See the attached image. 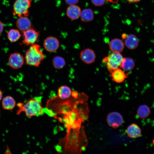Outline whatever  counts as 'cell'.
I'll return each instance as SVG.
<instances>
[{
  "instance_id": "26",
  "label": "cell",
  "mask_w": 154,
  "mask_h": 154,
  "mask_svg": "<svg viewBox=\"0 0 154 154\" xmlns=\"http://www.w3.org/2000/svg\"><path fill=\"white\" fill-rule=\"evenodd\" d=\"M4 29V26L2 22L0 21V34H1L3 31Z\"/></svg>"
},
{
  "instance_id": "13",
  "label": "cell",
  "mask_w": 154,
  "mask_h": 154,
  "mask_svg": "<svg viewBox=\"0 0 154 154\" xmlns=\"http://www.w3.org/2000/svg\"><path fill=\"white\" fill-rule=\"evenodd\" d=\"M139 42L138 38L133 34L127 35L124 39L125 45L129 49L134 50L137 48L138 46Z\"/></svg>"
},
{
  "instance_id": "29",
  "label": "cell",
  "mask_w": 154,
  "mask_h": 154,
  "mask_svg": "<svg viewBox=\"0 0 154 154\" xmlns=\"http://www.w3.org/2000/svg\"><path fill=\"white\" fill-rule=\"evenodd\" d=\"M127 36V35L126 34L123 33L122 35V38H123V39H124L126 38Z\"/></svg>"
},
{
  "instance_id": "31",
  "label": "cell",
  "mask_w": 154,
  "mask_h": 154,
  "mask_svg": "<svg viewBox=\"0 0 154 154\" xmlns=\"http://www.w3.org/2000/svg\"><path fill=\"white\" fill-rule=\"evenodd\" d=\"M153 143L154 144V140H153Z\"/></svg>"
},
{
  "instance_id": "6",
  "label": "cell",
  "mask_w": 154,
  "mask_h": 154,
  "mask_svg": "<svg viewBox=\"0 0 154 154\" xmlns=\"http://www.w3.org/2000/svg\"><path fill=\"white\" fill-rule=\"evenodd\" d=\"M107 122L110 126L114 128L120 127L123 121L121 115L117 112H114L109 113L106 119Z\"/></svg>"
},
{
  "instance_id": "7",
  "label": "cell",
  "mask_w": 154,
  "mask_h": 154,
  "mask_svg": "<svg viewBox=\"0 0 154 154\" xmlns=\"http://www.w3.org/2000/svg\"><path fill=\"white\" fill-rule=\"evenodd\" d=\"M43 46L47 51L53 52L56 51L58 49L59 46V42L56 37L49 36L44 40Z\"/></svg>"
},
{
  "instance_id": "25",
  "label": "cell",
  "mask_w": 154,
  "mask_h": 154,
  "mask_svg": "<svg viewBox=\"0 0 154 154\" xmlns=\"http://www.w3.org/2000/svg\"><path fill=\"white\" fill-rule=\"evenodd\" d=\"M71 95L72 97L77 98L78 96V93L77 92L74 91L72 92Z\"/></svg>"
},
{
  "instance_id": "28",
  "label": "cell",
  "mask_w": 154,
  "mask_h": 154,
  "mask_svg": "<svg viewBox=\"0 0 154 154\" xmlns=\"http://www.w3.org/2000/svg\"><path fill=\"white\" fill-rule=\"evenodd\" d=\"M2 97L3 93L1 90H0V101L2 100Z\"/></svg>"
},
{
  "instance_id": "27",
  "label": "cell",
  "mask_w": 154,
  "mask_h": 154,
  "mask_svg": "<svg viewBox=\"0 0 154 154\" xmlns=\"http://www.w3.org/2000/svg\"><path fill=\"white\" fill-rule=\"evenodd\" d=\"M129 3H137L139 2L141 0H126Z\"/></svg>"
},
{
  "instance_id": "3",
  "label": "cell",
  "mask_w": 154,
  "mask_h": 154,
  "mask_svg": "<svg viewBox=\"0 0 154 154\" xmlns=\"http://www.w3.org/2000/svg\"><path fill=\"white\" fill-rule=\"evenodd\" d=\"M32 0H16L13 6V13L18 17H28L29 9L31 6Z\"/></svg>"
},
{
  "instance_id": "1",
  "label": "cell",
  "mask_w": 154,
  "mask_h": 154,
  "mask_svg": "<svg viewBox=\"0 0 154 154\" xmlns=\"http://www.w3.org/2000/svg\"><path fill=\"white\" fill-rule=\"evenodd\" d=\"M17 107V115L24 112L28 117L30 118L33 116H38L42 114L43 109L41 103L35 98H31L25 103H18Z\"/></svg>"
},
{
  "instance_id": "15",
  "label": "cell",
  "mask_w": 154,
  "mask_h": 154,
  "mask_svg": "<svg viewBox=\"0 0 154 154\" xmlns=\"http://www.w3.org/2000/svg\"><path fill=\"white\" fill-rule=\"evenodd\" d=\"M126 132L128 136L131 138H136L141 135L140 128L135 123L132 124L127 127Z\"/></svg>"
},
{
  "instance_id": "18",
  "label": "cell",
  "mask_w": 154,
  "mask_h": 154,
  "mask_svg": "<svg viewBox=\"0 0 154 154\" xmlns=\"http://www.w3.org/2000/svg\"><path fill=\"white\" fill-rule=\"evenodd\" d=\"M80 17L82 21L84 22L91 21L94 17V12L90 8L85 9L81 11Z\"/></svg>"
},
{
  "instance_id": "22",
  "label": "cell",
  "mask_w": 154,
  "mask_h": 154,
  "mask_svg": "<svg viewBox=\"0 0 154 154\" xmlns=\"http://www.w3.org/2000/svg\"><path fill=\"white\" fill-rule=\"evenodd\" d=\"M52 64L55 68L60 69L64 66L66 65V62L63 57L60 56H56L53 58Z\"/></svg>"
},
{
  "instance_id": "9",
  "label": "cell",
  "mask_w": 154,
  "mask_h": 154,
  "mask_svg": "<svg viewBox=\"0 0 154 154\" xmlns=\"http://www.w3.org/2000/svg\"><path fill=\"white\" fill-rule=\"evenodd\" d=\"M24 62V58L19 53H15L11 54L9 59L10 66L14 69H17L21 68Z\"/></svg>"
},
{
  "instance_id": "30",
  "label": "cell",
  "mask_w": 154,
  "mask_h": 154,
  "mask_svg": "<svg viewBox=\"0 0 154 154\" xmlns=\"http://www.w3.org/2000/svg\"><path fill=\"white\" fill-rule=\"evenodd\" d=\"M114 0H106V1H110V2H112Z\"/></svg>"
},
{
  "instance_id": "21",
  "label": "cell",
  "mask_w": 154,
  "mask_h": 154,
  "mask_svg": "<svg viewBox=\"0 0 154 154\" xmlns=\"http://www.w3.org/2000/svg\"><path fill=\"white\" fill-rule=\"evenodd\" d=\"M150 110L148 106L145 105L140 106L138 109L137 114L141 118L147 117L150 114Z\"/></svg>"
},
{
  "instance_id": "17",
  "label": "cell",
  "mask_w": 154,
  "mask_h": 154,
  "mask_svg": "<svg viewBox=\"0 0 154 154\" xmlns=\"http://www.w3.org/2000/svg\"><path fill=\"white\" fill-rule=\"evenodd\" d=\"M3 109L5 110H10L15 107L16 103L14 99L10 96H7L2 99L1 102Z\"/></svg>"
},
{
  "instance_id": "5",
  "label": "cell",
  "mask_w": 154,
  "mask_h": 154,
  "mask_svg": "<svg viewBox=\"0 0 154 154\" xmlns=\"http://www.w3.org/2000/svg\"><path fill=\"white\" fill-rule=\"evenodd\" d=\"M22 44L29 46L35 43L39 36V33L33 27L23 32Z\"/></svg>"
},
{
  "instance_id": "8",
  "label": "cell",
  "mask_w": 154,
  "mask_h": 154,
  "mask_svg": "<svg viewBox=\"0 0 154 154\" xmlns=\"http://www.w3.org/2000/svg\"><path fill=\"white\" fill-rule=\"evenodd\" d=\"M80 57L83 62L87 64H90L95 61L96 55L94 51L92 49L87 48L80 52Z\"/></svg>"
},
{
  "instance_id": "10",
  "label": "cell",
  "mask_w": 154,
  "mask_h": 154,
  "mask_svg": "<svg viewBox=\"0 0 154 154\" xmlns=\"http://www.w3.org/2000/svg\"><path fill=\"white\" fill-rule=\"evenodd\" d=\"M81 11L80 8L76 4L70 5L66 9V14L70 19L75 20L80 17Z\"/></svg>"
},
{
  "instance_id": "2",
  "label": "cell",
  "mask_w": 154,
  "mask_h": 154,
  "mask_svg": "<svg viewBox=\"0 0 154 154\" xmlns=\"http://www.w3.org/2000/svg\"><path fill=\"white\" fill-rule=\"evenodd\" d=\"M40 48V46L35 43L30 45L25 53V59L27 65L36 67L39 66L44 58Z\"/></svg>"
},
{
  "instance_id": "11",
  "label": "cell",
  "mask_w": 154,
  "mask_h": 154,
  "mask_svg": "<svg viewBox=\"0 0 154 154\" xmlns=\"http://www.w3.org/2000/svg\"><path fill=\"white\" fill-rule=\"evenodd\" d=\"M19 17L16 22V26L19 30L23 32L33 27L31 21L28 17Z\"/></svg>"
},
{
  "instance_id": "24",
  "label": "cell",
  "mask_w": 154,
  "mask_h": 154,
  "mask_svg": "<svg viewBox=\"0 0 154 154\" xmlns=\"http://www.w3.org/2000/svg\"><path fill=\"white\" fill-rule=\"evenodd\" d=\"M66 3L68 5H76L79 1V0H65Z\"/></svg>"
},
{
  "instance_id": "23",
  "label": "cell",
  "mask_w": 154,
  "mask_h": 154,
  "mask_svg": "<svg viewBox=\"0 0 154 154\" xmlns=\"http://www.w3.org/2000/svg\"><path fill=\"white\" fill-rule=\"evenodd\" d=\"M106 0H91L92 3L96 6H101L103 5Z\"/></svg>"
},
{
  "instance_id": "20",
  "label": "cell",
  "mask_w": 154,
  "mask_h": 154,
  "mask_svg": "<svg viewBox=\"0 0 154 154\" xmlns=\"http://www.w3.org/2000/svg\"><path fill=\"white\" fill-rule=\"evenodd\" d=\"M21 34L19 31L17 29H11L7 33V37L11 42H15L20 38Z\"/></svg>"
},
{
  "instance_id": "32",
  "label": "cell",
  "mask_w": 154,
  "mask_h": 154,
  "mask_svg": "<svg viewBox=\"0 0 154 154\" xmlns=\"http://www.w3.org/2000/svg\"></svg>"
},
{
  "instance_id": "4",
  "label": "cell",
  "mask_w": 154,
  "mask_h": 154,
  "mask_svg": "<svg viewBox=\"0 0 154 154\" xmlns=\"http://www.w3.org/2000/svg\"><path fill=\"white\" fill-rule=\"evenodd\" d=\"M123 58L121 53L112 52L104 58L107 69L110 73L114 70L120 67Z\"/></svg>"
},
{
  "instance_id": "19",
  "label": "cell",
  "mask_w": 154,
  "mask_h": 154,
  "mask_svg": "<svg viewBox=\"0 0 154 154\" xmlns=\"http://www.w3.org/2000/svg\"><path fill=\"white\" fill-rule=\"evenodd\" d=\"M71 90L66 86H62L58 89V96L60 99L65 100L69 98L71 95Z\"/></svg>"
},
{
  "instance_id": "16",
  "label": "cell",
  "mask_w": 154,
  "mask_h": 154,
  "mask_svg": "<svg viewBox=\"0 0 154 154\" xmlns=\"http://www.w3.org/2000/svg\"><path fill=\"white\" fill-rule=\"evenodd\" d=\"M135 66V61L133 58L130 57H123L120 67L124 71L129 72L132 70Z\"/></svg>"
},
{
  "instance_id": "12",
  "label": "cell",
  "mask_w": 154,
  "mask_h": 154,
  "mask_svg": "<svg viewBox=\"0 0 154 154\" xmlns=\"http://www.w3.org/2000/svg\"><path fill=\"white\" fill-rule=\"evenodd\" d=\"M125 44L123 41L118 38H114L109 42V48L112 52H121L123 50Z\"/></svg>"
},
{
  "instance_id": "14",
  "label": "cell",
  "mask_w": 154,
  "mask_h": 154,
  "mask_svg": "<svg viewBox=\"0 0 154 154\" xmlns=\"http://www.w3.org/2000/svg\"><path fill=\"white\" fill-rule=\"evenodd\" d=\"M111 73L113 80L117 83L123 82L127 77L123 70L119 68L114 70Z\"/></svg>"
}]
</instances>
